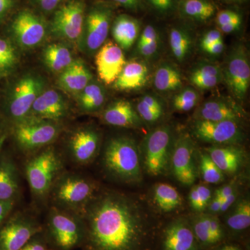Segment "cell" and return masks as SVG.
<instances>
[{
    "label": "cell",
    "mask_w": 250,
    "mask_h": 250,
    "mask_svg": "<svg viewBox=\"0 0 250 250\" xmlns=\"http://www.w3.org/2000/svg\"><path fill=\"white\" fill-rule=\"evenodd\" d=\"M80 216L86 250H149V215L141 203L126 194L98 191Z\"/></svg>",
    "instance_id": "cell-1"
},
{
    "label": "cell",
    "mask_w": 250,
    "mask_h": 250,
    "mask_svg": "<svg viewBox=\"0 0 250 250\" xmlns=\"http://www.w3.org/2000/svg\"><path fill=\"white\" fill-rule=\"evenodd\" d=\"M103 165L113 179L125 184H137L143 179L141 152L129 136H115L104 147Z\"/></svg>",
    "instance_id": "cell-2"
},
{
    "label": "cell",
    "mask_w": 250,
    "mask_h": 250,
    "mask_svg": "<svg viewBox=\"0 0 250 250\" xmlns=\"http://www.w3.org/2000/svg\"><path fill=\"white\" fill-rule=\"evenodd\" d=\"M63 172L62 156L52 146L29 156L25 174L34 198L41 202L47 201L54 182Z\"/></svg>",
    "instance_id": "cell-3"
},
{
    "label": "cell",
    "mask_w": 250,
    "mask_h": 250,
    "mask_svg": "<svg viewBox=\"0 0 250 250\" xmlns=\"http://www.w3.org/2000/svg\"><path fill=\"white\" fill-rule=\"evenodd\" d=\"M98 191L93 179L64 171L54 182L48 200L54 207L80 215Z\"/></svg>",
    "instance_id": "cell-4"
},
{
    "label": "cell",
    "mask_w": 250,
    "mask_h": 250,
    "mask_svg": "<svg viewBox=\"0 0 250 250\" xmlns=\"http://www.w3.org/2000/svg\"><path fill=\"white\" fill-rule=\"evenodd\" d=\"M61 130L62 126L57 122L29 115L15 123L14 139L23 153L31 155L54 142Z\"/></svg>",
    "instance_id": "cell-5"
},
{
    "label": "cell",
    "mask_w": 250,
    "mask_h": 250,
    "mask_svg": "<svg viewBox=\"0 0 250 250\" xmlns=\"http://www.w3.org/2000/svg\"><path fill=\"white\" fill-rule=\"evenodd\" d=\"M174 141L173 129L167 125L158 126L145 137L141 150L147 174L156 177L168 172Z\"/></svg>",
    "instance_id": "cell-6"
},
{
    "label": "cell",
    "mask_w": 250,
    "mask_h": 250,
    "mask_svg": "<svg viewBox=\"0 0 250 250\" xmlns=\"http://www.w3.org/2000/svg\"><path fill=\"white\" fill-rule=\"evenodd\" d=\"M49 236L56 248L71 250L83 244L85 229L80 215L52 206L47 218Z\"/></svg>",
    "instance_id": "cell-7"
},
{
    "label": "cell",
    "mask_w": 250,
    "mask_h": 250,
    "mask_svg": "<svg viewBox=\"0 0 250 250\" xmlns=\"http://www.w3.org/2000/svg\"><path fill=\"white\" fill-rule=\"evenodd\" d=\"M223 80L233 97L242 101L250 84V65L248 50L242 44L234 46L228 54L223 70Z\"/></svg>",
    "instance_id": "cell-8"
},
{
    "label": "cell",
    "mask_w": 250,
    "mask_h": 250,
    "mask_svg": "<svg viewBox=\"0 0 250 250\" xmlns=\"http://www.w3.org/2000/svg\"><path fill=\"white\" fill-rule=\"evenodd\" d=\"M41 231L40 224L33 215L18 212L0 229V250H21Z\"/></svg>",
    "instance_id": "cell-9"
},
{
    "label": "cell",
    "mask_w": 250,
    "mask_h": 250,
    "mask_svg": "<svg viewBox=\"0 0 250 250\" xmlns=\"http://www.w3.org/2000/svg\"><path fill=\"white\" fill-rule=\"evenodd\" d=\"M101 136L91 126H83L72 131L67 139V156L77 166L92 164L100 153Z\"/></svg>",
    "instance_id": "cell-10"
},
{
    "label": "cell",
    "mask_w": 250,
    "mask_h": 250,
    "mask_svg": "<svg viewBox=\"0 0 250 250\" xmlns=\"http://www.w3.org/2000/svg\"><path fill=\"white\" fill-rule=\"evenodd\" d=\"M192 132L202 142L213 146L239 145L244 139L239 123L233 121L195 120L192 123Z\"/></svg>",
    "instance_id": "cell-11"
},
{
    "label": "cell",
    "mask_w": 250,
    "mask_h": 250,
    "mask_svg": "<svg viewBox=\"0 0 250 250\" xmlns=\"http://www.w3.org/2000/svg\"><path fill=\"white\" fill-rule=\"evenodd\" d=\"M195 143L190 135L182 134L174 141L170 168L178 182L185 186L195 183L197 167L195 160Z\"/></svg>",
    "instance_id": "cell-12"
},
{
    "label": "cell",
    "mask_w": 250,
    "mask_h": 250,
    "mask_svg": "<svg viewBox=\"0 0 250 250\" xmlns=\"http://www.w3.org/2000/svg\"><path fill=\"white\" fill-rule=\"evenodd\" d=\"M85 7L82 0H71L61 6L52 19L54 35L72 41L80 39L84 30Z\"/></svg>",
    "instance_id": "cell-13"
},
{
    "label": "cell",
    "mask_w": 250,
    "mask_h": 250,
    "mask_svg": "<svg viewBox=\"0 0 250 250\" xmlns=\"http://www.w3.org/2000/svg\"><path fill=\"white\" fill-rule=\"evenodd\" d=\"M42 88L43 82L34 75H27L18 81L8 103V112L15 123L29 116L31 106Z\"/></svg>",
    "instance_id": "cell-14"
},
{
    "label": "cell",
    "mask_w": 250,
    "mask_h": 250,
    "mask_svg": "<svg viewBox=\"0 0 250 250\" xmlns=\"http://www.w3.org/2000/svg\"><path fill=\"white\" fill-rule=\"evenodd\" d=\"M113 16L111 8L104 4L93 6L85 18L84 41L86 49L93 52L106 42Z\"/></svg>",
    "instance_id": "cell-15"
},
{
    "label": "cell",
    "mask_w": 250,
    "mask_h": 250,
    "mask_svg": "<svg viewBox=\"0 0 250 250\" xmlns=\"http://www.w3.org/2000/svg\"><path fill=\"white\" fill-rule=\"evenodd\" d=\"M11 29L18 43L26 48L39 45L46 35L45 23L39 16L27 10L21 11L15 18Z\"/></svg>",
    "instance_id": "cell-16"
},
{
    "label": "cell",
    "mask_w": 250,
    "mask_h": 250,
    "mask_svg": "<svg viewBox=\"0 0 250 250\" xmlns=\"http://www.w3.org/2000/svg\"><path fill=\"white\" fill-rule=\"evenodd\" d=\"M126 63L123 49L110 41L101 46L95 57L99 77L108 85L114 83Z\"/></svg>",
    "instance_id": "cell-17"
},
{
    "label": "cell",
    "mask_w": 250,
    "mask_h": 250,
    "mask_svg": "<svg viewBox=\"0 0 250 250\" xmlns=\"http://www.w3.org/2000/svg\"><path fill=\"white\" fill-rule=\"evenodd\" d=\"M68 106L63 97L54 90L42 91L31 106L30 116L57 122L66 118Z\"/></svg>",
    "instance_id": "cell-18"
},
{
    "label": "cell",
    "mask_w": 250,
    "mask_h": 250,
    "mask_svg": "<svg viewBox=\"0 0 250 250\" xmlns=\"http://www.w3.org/2000/svg\"><path fill=\"white\" fill-rule=\"evenodd\" d=\"M163 250H197V239L187 219H175L166 227Z\"/></svg>",
    "instance_id": "cell-19"
},
{
    "label": "cell",
    "mask_w": 250,
    "mask_h": 250,
    "mask_svg": "<svg viewBox=\"0 0 250 250\" xmlns=\"http://www.w3.org/2000/svg\"><path fill=\"white\" fill-rule=\"evenodd\" d=\"M242 111L232 102L222 98L208 100L200 104L194 114L195 120L233 121L239 123Z\"/></svg>",
    "instance_id": "cell-20"
},
{
    "label": "cell",
    "mask_w": 250,
    "mask_h": 250,
    "mask_svg": "<svg viewBox=\"0 0 250 250\" xmlns=\"http://www.w3.org/2000/svg\"><path fill=\"white\" fill-rule=\"evenodd\" d=\"M206 152L225 174L234 175L241 170L246 161V154L239 145L213 146Z\"/></svg>",
    "instance_id": "cell-21"
},
{
    "label": "cell",
    "mask_w": 250,
    "mask_h": 250,
    "mask_svg": "<svg viewBox=\"0 0 250 250\" xmlns=\"http://www.w3.org/2000/svg\"><path fill=\"white\" fill-rule=\"evenodd\" d=\"M106 124L125 128H141L143 121L136 108L129 102L120 100L113 102L105 108L101 114Z\"/></svg>",
    "instance_id": "cell-22"
},
{
    "label": "cell",
    "mask_w": 250,
    "mask_h": 250,
    "mask_svg": "<svg viewBox=\"0 0 250 250\" xmlns=\"http://www.w3.org/2000/svg\"><path fill=\"white\" fill-rule=\"evenodd\" d=\"M148 75L149 70L144 62L138 61L126 62L113 83V87L118 90L139 89L146 84Z\"/></svg>",
    "instance_id": "cell-23"
},
{
    "label": "cell",
    "mask_w": 250,
    "mask_h": 250,
    "mask_svg": "<svg viewBox=\"0 0 250 250\" xmlns=\"http://www.w3.org/2000/svg\"><path fill=\"white\" fill-rule=\"evenodd\" d=\"M92 75L84 62L80 59L73 61L71 65L62 72L59 83L70 93H81L91 82Z\"/></svg>",
    "instance_id": "cell-24"
},
{
    "label": "cell",
    "mask_w": 250,
    "mask_h": 250,
    "mask_svg": "<svg viewBox=\"0 0 250 250\" xmlns=\"http://www.w3.org/2000/svg\"><path fill=\"white\" fill-rule=\"evenodd\" d=\"M20 190L19 173L14 161L0 158V200L16 202Z\"/></svg>",
    "instance_id": "cell-25"
},
{
    "label": "cell",
    "mask_w": 250,
    "mask_h": 250,
    "mask_svg": "<svg viewBox=\"0 0 250 250\" xmlns=\"http://www.w3.org/2000/svg\"><path fill=\"white\" fill-rule=\"evenodd\" d=\"M139 21L128 15H121L113 22L112 36L122 49L131 48L139 37Z\"/></svg>",
    "instance_id": "cell-26"
},
{
    "label": "cell",
    "mask_w": 250,
    "mask_h": 250,
    "mask_svg": "<svg viewBox=\"0 0 250 250\" xmlns=\"http://www.w3.org/2000/svg\"><path fill=\"white\" fill-rule=\"evenodd\" d=\"M223 80V70L211 62H202L189 75L190 83L197 89L208 90L215 88Z\"/></svg>",
    "instance_id": "cell-27"
},
{
    "label": "cell",
    "mask_w": 250,
    "mask_h": 250,
    "mask_svg": "<svg viewBox=\"0 0 250 250\" xmlns=\"http://www.w3.org/2000/svg\"><path fill=\"white\" fill-rule=\"evenodd\" d=\"M154 85L156 90L163 93L177 91L183 85L182 75L173 65L164 62L156 70Z\"/></svg>",
    "instance_id": "cell-28"
},
{
    "label": "cell",
    "mask_w": 250,
    "mask_h": 250,
    "mask_svg": "<svg viewBox=\"0 0 250 250\" xmlns=\"http://www.w3.org/2000/svg\"><path fill=\"white\" fill-rule=\"evenodd\" d=\"M153 198L158 208L164 213H170L183 205V199L177 188L166 183L156 184Z\"/></svg>",
    "instance_id": "cell-29"
},
{
    "label": "cell",
    "mask_w": 250,
    "mask_h": 250,
    "mask_svg": "<svg viewBox=\"0 0 250 250\" xmlns=\"http://www.w3.org/2000/svg\"><path fill=\"white\" fill-rule=\"evenodd\" d=\"M169 43L174 58L184 62L191 52L193 39L190 33L184 28H172L169 34Z\"/></svg>",
    "instance_id": "cell-30"
},
{
    "label": "cell",
    "mask_w": 250,
    "mask_h": 250,
    "mask_svg": "<svg viewBox=\"0 0 250 250\" xmlns=\"http://www.w3.org/2000/svg\"><path fill=\"white\" fill-rule=\"evenodd\" d=\"M79 106L82 111L94 113L101 109L106 101V94L101 85L90 82L80 93Z\"/></svg>",
    "instance_id": "cell-31"
},
{
    "label": "cell",
    "mask_w": 250,
    "mask_h": 250,
    "mask_svg": "<svg viewBox=\"0 0 250 250\" xmlns=\"http://www.w3.org/2000/svg\"><path fill=\"white\" fill-rule=\"evenodd\" d=\"M43 59L47 66L56 72L64 71L74 61L69 49L58 44L47 46L44 50Z\"/></svg>",
    "instance_id": "cell-32"
},
{
    "label": "cell",
    "mask_w": 250,
    "mask_h": 250,
    "mask_svg": "<svg viewBox=\"0 0 250 250\" xmlns=\"http://www.w3.org/2000/svg\"><path fill=\"white\" fill-rule=\"evenodd\" d=\"M227 216L226 223L233 231H241L250 225V202L248 198L238 199L231 207Z\"/></svg>",
    "instance_id": "cell-33"
},
{
    "label": "cell",
    "mask_w": 250,
    "mask_h": 250,
    "mask_svg": "<svg viewBox=\"0 0 250 250\" xmlns=\"http://www.w3.org/2000/svg\"><path fill=\"white\" fill-rule=\"evenodd\" d=\"M182 10L188 18L197 21H206L215 14V6L208 0H184Z\"/></svg>",
    "instance_id": "cell-34"
},
{
    "label": "cell",
    "mask_w": 250,
    "mask_h": 250,
    "mask_svg": "<svg viewBox=\"0 0 250 250\" xmlns=\"http://www.w3.org/2000/svg\"><path fill=\"white\" fill-rule=\"evenodd\" d=\"M199 172L204 182L207 184H218L223 182L225 179V174L206 151L200 154Z\"/></svg>",
    "instance_id": "cell-35"
},
{
    "label": "cell",
    "mask_w": 250,
    "mask_h": 250,
    "mask_svg": "<svg viewBox=\"0 0 250 250\" xmlns=\"http://www.w3.org/2000/svg\"><path fill=\"white\" fill-rule=\"evenodd\" d=\"M200 101V95L197 90L187 87L179 90L172 99V107L174 111L188 112L196 107Z\"/></svg>",
    "instance_id": "cell-36"
},
{
    "label": "cell",
    "mask_w": 250,
    "mask_h": 250,
    "mask_svg": "<svg viewBox=\"0 0 250 250\" xmlns=\"http://www.w3.org/2000/svg\"><path fill=\"white\" fill-rule=\"evenodd\" d=\"M209 222V214L200 213L190 223L197 241L204 246L213 245L210 236Z\"/></svg>",
    "instance_id": "cell-37"
},
{
    "label": "cell",
    "mask_w": 250,
    "mask_h": 250,
    "mask_svg": "<svg viewBox=\"0 0 250 250\" xmlns=\"http://www.w3.org/2000/svg\"><path fill=\"white\" fill-rule=\"evenodd\" d=\"M17 62L16 51L9 41L0 39V70L13 68Z\"/></svg>",
    "instance_id": "cell-38"
},
{
    "label": "cell",
    "mask_w": 250,
    "mask_h": 250,
    "mask_svg": "<svg viewBox=\"0 0 250 250\" xmlns=\"http://www.w3.org/2000/svg\"><path fill=\"white\" fill-rule=\"evenodd\" d=\"M136 110L143 123L149 124H154L159 121L164 114V111L149 107L140 100L136 105Z\"/></svg>",
    "instance_id": "cell-39"
},
{
    "label": "cell",
    "mask_w": 250,
    "mask_h": 250,
    "mask_svg": "<svg viewBox=\"0 0 250 250\" xmlns=\"http://www.w3.org/2000/svg\"><path fill=\"white\" fill-rule=\"evenodd\" d=\"M242 22L241 15L231 10H223L220 11L216 16V22L219 26L229 23Z\"/></svg>",
    "instance_id": "cell-40"
},
{
    "label": "cell",
    "mask_w": 250,
    "mask_h": 250,
    "mask_svg": "<svg viewBox=\"0 0 250 250\" xmlns=\"http://www.w3.org/2000/svg\"><path fill=\"white\" fill-rule=\"evenodd\" d=\"M209 225L212 242L213 244H215L221 241L223 238L224 235L223 227L216 215H210Z\"/></svg>",
    "instance_id": "cell-41"
},
{
    "label": "cell",
    "mask_w": 250,
    "mask_h": 250,
    "mask_svg": "<svg viewBox=\"0 0 250 250\" xmlns=\"http://www.w3.org/2000/svg\"><path fill=\"white\" fill-rule=\"evenodd\" d=\"M221 39H223L222 32L217 29H212L206 32L205 35L202 36L200 41V47L202 50L205 51L212 44Z\"/></svg>",
    "instance_id": "cell-42"
},
{
    "label": "cell",
    "mask_w": 250,
    "mask_h": 250,
    "mask_svg": "<svg viewBox=\"0 0 250 250\" xmlns=\"http://www.w3.org/2000/svg\"><path fill=\"white\" fill-rule=\"evenodd\" d=\"M159 44H160L159 39L150 42L138 43V52L142 57L149 58L156 53L159 49Z\"/></svg>",
    "instance_id": "cell-43"
},
{
    "label": "cell",
    "mask_w": 250,
    "mask_h": 250,
    "mask_svg": "<svg viewBox=\"0 0 250 250\" xmlns=\"http://www.w3.org/2000/svg\"><path fill=\"white\" fill-rule=\"evenodd\" d=\"M158 39H159V35L155 27L152 25H147L145 27L143 32L140 35L138 43L150 42Z\"/></svg>",
    "instance_id": "cell-44"
},
{
    "label": "cell",
    "mask_w": 250,
    "mask_h": 250,
    "mask_svg": "<svg viewBox=\"0 0 250 250\" xmlns=\"http://www.w3.org/2000/svg\"><path fill=\"white\" fill-rule=\"evenodd\" d=\"M139 100L149 107L159 110V111H165L164 104L157 97L154 96V95L147 94V95H145L141 97Z\"/></svg>",
    "instance_id": "cell-45"
},
{
    "label": "cell",
    "mask_w": 250,
    "mask_h": 250,
    "mask_svg": "<svg viewBox=\"0 0 250 250\" xmlns=\"http://www.w3.org/2000/svg\"><path fill=\"white\" fill-rule=\"evenodd\" d=\"M37 235L28 241L21 250H47L45 242L42 241V238L38 237Z\"/></svg>",
    "instance_id": "cell-46"
},
{
    "label": "cell",
    "mask_w": 250,
    "mask_h": 250,
    "mask_svg": "<svg viewBox=\"0 0 250 250\" xmlns=\"http://www.w3.org/2000/svg\"><path fill=\"white\" fill-rule=\"evenodd\" d=\"M222 202H223V199L213 194L211 200H210L209 203L206 208L205 210L207 211L206 213L213 215H216L220 213Z\"/></svg>",
    "instance_id": "cell-47"
},
{
    "label": "cell",
    "mask_w": 250,
    "mask_h": 250,
    "mask_svg": "<svg viewBox=\"0 0 250 250\" xmlns=\"http://www.w3.org/2000/svg\"><path fill=\"white\" fill-rule=\"evenodd\" d=\"M238 196H239V192H238V189H237V190H235L231 195L224 198L223 202H222L220 213H225V212L228 211V210L229 209V208L236 203L237 200L239 199L238 198Z\"/></svg>",
    "instance_id": "cell-48"
},
{
    "label": "cell",
    "mask_w": 250,
    "mask_h": 250,
    "mask_svg": "<svg viewBox=\"0 0 250 250\" xmlns=\"http://www.w3.org/2000/svg\"><path fill=\"white\" fill-rule=\"evenodd\" d=\"M36 4L45 12L54 11L62 0H34Z\"/></svg>",
    "instance_id": "cell-49"
},
{
    "label": "cell",
    "mask_w": 250,
    "mask_h": 250,
    "mask_svg": "<svg viewBox=\"0 0 250 250\" xmlns=\"http://www.w3.org/2000/svg\"><path fill=\"white\" fill-rule=\"evenodd\" d=\"M16 202L14 201H1L0 200V225L9 216L15 207Z\"/></svg>",
    "instance_id": "cell-50"
},
{
    "label": "cell",
    "mask_w": 250,
    "mask_h": 250,
    "mask_svg": "<svg viewBox=\"0 0 250 250\" xmlns=\"http://www.w3.org/2000/svg\"><path fill=\"white\" fill-rule=\"evenodd\" d=\"M236 184L234 183H230L228 184H225V185L222 186L221 187L217 189L214 192V195H217L221 199L225 198L233 193L235 190H237Z\"/></svg>",
    "instance_id": "cell-51"
},
{
    "label": "cell",
    "mask_w": 250,
    "mask_h": 250,
    "mask_svg": "<svg viewBox=\"0 0 250 250\" xmlns=\"http://www.w3.org/2000/svg\"><path fill=\"white\" fill-rule=\"evenodd\" d=\"M126 9L137 11L142 8V0H113Z\"/></svg>",
    "instance_id": "cell-52"
},
{
    "label": "cell",
    "mask_w": 250,
    "mask_h": 250,
    "mask_svg": "<svg viewBox=\"0 0 250 250\" xmlns=\"http://www.w3.org/2000/svg\"><path fill=\"white\" fill-rule=\"evenodd\" d=\"M224 48H225V45H224L223 39H221L212 44L205 50V52L211 56H218L223 53Z\"/></svg>",
    "instance_id": "cell-53"
},
{
    "label": "cell",
    "mask_w": 250,
    "mask_h": 250,
    "mask_svg": "<svg viewBox=\"0 0 250 250\" xmlns=\"http://www.w3.org/2000/svg\"><path fill=\"white\" fill-rule=\"evenodd\" d=\"M147 1L160 12H166L172 8L170 5L167 4L166 0H147Z\"/></svg>",
    "instance_id": "cell-54"
},
{
    "label": "cell",
    "mask_w": 250,
    "mask_h": 250,
    "mask_svg": "<svg viewBox=\"0 0 250 250\" xmlns=\"http://www.w3.org/2000/svg\"><path fill=\"white\" fill-rule=\"evenodd\" d=\"M14 5V0H0V21L6 16Z\"/></svg>",
    "instance_id": "cell-55"
},
{
    "label": "cell",
    "mask_w": 250,
    "mask_h": 250,
    "mask_svg": "<svg viewBox=\"0 0 250 250\" xmlns=\"http://www.w3.org/2000/svg\"><path fill=\"white\" fill-rule=\"evenodd\" d=\"M242 22H236L229 23V24H224V25L219 26L220 32L225 33V34H230V33L234 32L241 27Z\"/></svg>",
    "instance_id": "cell-56"
},
{
    "label": "cell",
    "mask_w": 250,
    "mask_h": 250,
    "mask_svg": "<svg viewBox=\"0 0 250 250\" xmlns=\"http://www.w3.org/2000/svg\"><path fill=\"white\" fill-rule=\"evenodd\" d=\"M218 250H241L238 247L236 246H233V245H228V246H225L222 247Z\"/></svg>",
    "instance_id": "cell-57"
},
{
    "label": "cell",
    "mask_w": 250,
    "mask_h": 250,
    "mask_svg": "<svg viewBox=\"0 0 250 250\" xmlns=\"http://www.w3.org/2000/svg\"><path fill=\"white\" fill-rule=\"evenodd\" d=\"M225 1L229 3H240L244 1V0H225Z\"/></svg>",
    "instance_id": "cell-58"
},
{
    "label": "cell",
    "mask_w": 250,
    "mask_h": 250,
    "mask_svg": "<svg viewBox=\"0 0 250 250\" xmlns=\"http://www.w3.org/2000/svg\"><path fill=\"white\" fill-rule=\"evenodd\" d=\"M166 2L167 3V4L170 5L171 7L172 6V0H166Z\"/></svg>",
    "instance_id": "cell-59"
}]
</instances>
